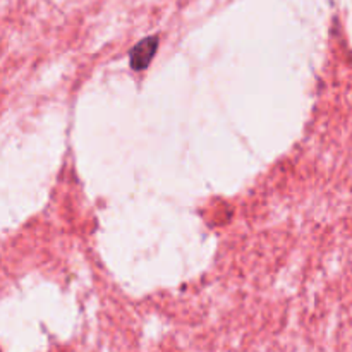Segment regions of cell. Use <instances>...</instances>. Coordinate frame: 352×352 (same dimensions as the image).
<instances>
[{"label":"cell","instance_id":"cell-1","mask_svg":"<svg viewBox=\"0 0 352 352\" xmlns=\"http://www.w3.org/2000/svg\"><path fill=\"white\" fill-rule=\"evenodd\" d=\"M158 48V36H148L141 40L136 47L131 50V67L134 71H143L148 67L151 58L155 57V52Z\"/></svg>","mask_w":352,"mask_h":352}]
</instances>
